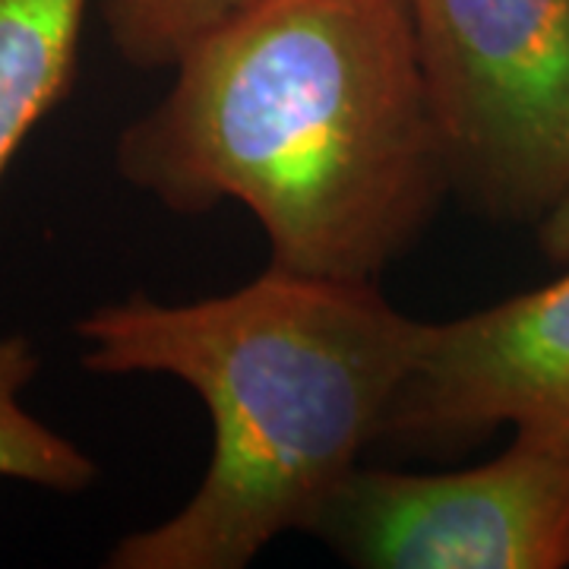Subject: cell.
Listing matches in <instances>:
<instances>
[{"instance_id": "cell-1", "label": "cell", "mask_w": 569, "mask_h": 569, "mask_svg": "<svg viewBox=\"0 0 569 569\" xmlns=\"http://www.w3.org/2000/svg\"><path fill=\"white\" fill-rule=\"evenodd\" d=\"M171 70L118 174L174 212L244 206L272 269L377 282L452 193L408 0H257Z\"/></svg>"}, {"instance_id": "cell-2", "label": "cell", "mask_w": 569, "mask_h": 569, "mask_svg": "<svg viewBox=\"0 0 569 569\" xmlns=\"http://www.w3.org/2000/svg\"><path fill=\"white\" fill-rule=\"evenodd\" d=\"M102 377H174L212 418V459L171 519L123 535L114 569H244L276 538L313 531L380 440L421 320L377 282L266 269L244 288L164 305L146 295L73 326Z\"/></svg>"}, {"instance_id": "cell-3", "label": "cell", "mask_w": 569, "mask_h": 569, "mask_svg": "<svg viewBox=\"0 0 569 569\" xmlns=\"http://www.w3.org/2000/svg\"><path fill=\"white\" fill-rule=\"evenodd\" d=\"M452 190L541 222L569 190V0H408Z\"/></svg>"}, {"instance_id": "cell-4", "label": "cell", "mask_w": 569, "mask_h": 569, "mask_svg": "<svg viewBox=\"0 0 569 569\" xmlns=\"http://www.w3.org/2000/svg\"><path fill=\"white\" fill-rule=\"evenodd\" d=\"M310 535L361 569L569 567V421L512 427L497 459L443 475L358 466Z\"/></svg>"}, {"instance_id": "cell-5", "label": "cell", "mask_w": 569, "mask_h": 569, "mask_svg": "<svg viewBox=\"0 0 569 569\" xmlns=\"http://www.w3.org/2000/svg\"><path fill=\"white\" fill-rule=\"evenodd\" d=\"M550 421H569V272L447 323H421L380 440L466 449L497 427Z\"/></svg>"}, {"instance_id": "cell-6", "label": "cell", "mask_w": 569, "mask_h": 569, "mask_svg": "<svg viewBox=\"0 0 569 569\" xmlns=\"http://www.w3.org/2000/svg\"><path fill=\"white\" fill-rule=\"evenodd\" d=\"M92 0H0V181L22 142L70 96Z\"/></svg>"}, {"instance_id": "cell-7", "label": "cell", "mask_w": 569, "mask_h": 569, "mask_svg": "<svg viewBox=\"0 0 569 569\" xmlns=\"http://www.w3.org/2000/svg\"><path fill=\"white\" fill-rule=\"evenodd\" d=\"M39 351L26 336H0V481L80 493L99 481L96 459L26 408Z\"/></svg>"}, {"instance_id": "cell-8", "label": "cell", "mask_w": 569, "mask_h": 569, "mask_svg": "<svg viewBox=\"0 0 569 569\" xmlns=\"http://www.w3.org/2000/svg\"><path fill=\"white\" fill-rule=\"evenodd\" d=\"M257 0H99L118 58L140 70L174 67L193 41Z\"/></svg>"}, {"instance_id": "cell-9", "label": "cell", "mask_w": 569, "mask_h": 569, "mask_svg": "<svg viewBox=\"0 0 569 569\" xmlns=\"http://www.w3.org/2000/svg\"><path fill=\"white\" fill-rule=\"evenodd\" d=\"M535 228H538V244L550 263H569V190Z\"/></svg>"}]
</instances>
